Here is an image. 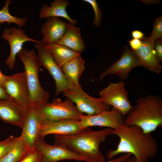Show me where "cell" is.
Instances as JSON below:
<instances>
[{
	"label": "cell",
	"instance_id": "7c38bea8",
	"mask_svg": "<svg viewBox=\"0 0 162 162\" xmlns=\"http://www.w3.org/2000/svg\"><path fill=\"white\" fill-rule=\"evenodd\" d=\"M124 118L122 113L113 107L109 110L104 111L94 115H85L82 114L79 117L80 125L82 129L94 126L114 129L123 123Z\"/></svg>",
	"mask_w": 162,
	"mask_h": 162
},
{
	"label": "cell",
	"instance_id": "8fae6325",
	"mask_svg": "<svg viewBox=\"0 0 162 162\" xmlns=\"http://www.w3.org/2000/svg\"><path fill=\"white\" fill-rule=\"evenodd\" d=\"M34 148L41 153V162H57L66 160L84 161L83 158L79 154L65 146L50 145L45 142L44 138H41L38 140Z\"/></svg>",
	"mask_w": 162,
	"mask_h": 162
},
{
	"label": "cell",
	"instance_id": "30bf717a",
	"mask_svg": "<svg viewBox=\"0 0 162 162\" xmlns=\"http://www.w3.org/2000/svg\"><path fill=\"white\" fill-rule=\"evenodd\" d=\"M43 119L39 107L31 104L28 109L21 134L19 138L30 148H34L41 138L40 131Z\"/></svg>",
	"mask_w": 162,
	"mask_h": 162
},
{
	"label": "cell",
	"instance_id": "f1b7e54d",
	"mask_svg": "<svg viewBox=\"0 0 162 162\" xmlns=\"http://www.w3.org/2000/svg\"><path fill=\"white\" fill-rule=\"evenodd\" d=\"M162 38L154 41V47L155 55L158 62L160 63L162 60Z\"/></svg>",
	"mask_w": 162,
	"mask_h": 162
},
{
	"label": "cell",
	"instance_id": "8992f818",
	"mask_svg": "<svg viewBox=\"0 0 162 162\" xmlns=\"http://www.w3.org/2000/svg\"><path fill=\"white\" fill-rule=\"evenodd\" d=\"M39 108L43 119L50 121L66 119H79L80 116L83 114L68 98L64 101L59 98H55L51 103H47Z\"/></svg>",
	"mask_w": 162,
	"mask_h": 162
},
{
	"label": "cell",
	"instance_id": "9a60e30c",
	"mask_svg": "<svg viewBox=\"0 0 162 162\" xmlns=\"http://www.w3.org/2000/svg\"><path fill=\"white\" fill-rule=\"evenodd\" d=\"M83 130L81 127L80 119H66L55 122L43 120L40 127V135L41 138H44L50 134L71 135Z\"/></svg>",
	"mask_w": 162,
	"mask_h": 162
},
{
	"label": "cell",
	"instance_id": "d6a6232c",
	"mask_svg": "<svg viewBox=\"0 0 162 162\" xmlns=\"http://www.w3.org/2000/svg\"><path fill=\"white\" fill-rule=\"evenodd\" d=\"M9 97L3 86L0 85V100L6 99Z\"/></svg>",
	"mask_w": 162,
	"mask_h": 162
},
{
	"label": "cell",
	"instance_id": "83f0119b",
	"mask_svg": "<svg viewBox=\"0 0 162 162\" xmlns=\"http://www.w3.org/2000/svg\"><path fill=\"white\" fill-rule=\"evenodd\" d=\"M162 16L155 19L153 23V29L150 38L152 40H155L162 37Z\"/></svg>",
	"mask_w": 162,
	"mask_h": 162
},
{
	"label": "cell",
	"instance_id": "e575fe53",
	"mask_svg": "<svg viewBox=\"0 0 162 162\" xmlns=\"http://www.w3.org/2000/svg\"><path fill=\"white\" fill-rule=\"evenodd\" d=\"M121 162H136L135 158L134 156H131L128 159Z\"/></svg>",
	"mask_w": 162,
	"mask_h": 162
},
{
	"label": "cell",
	"instance_id": "f546056e",
	"mask_svg": "<svg viewBox=\"0 0 162 162\" xmlns=\"http://www.w3.org/2000/svg\"><path fill=\"white\" fill-rule=\"evenodd\" d=\"M131 50H138L141 46L142 42L141 40L132 38L129 41Z\"/></svg>",
	"mask_w": 162,
	"mask_h": 162
},
{
	"label": "cell",
	"instance_id": "1f68e13d",
	"mask_svg": "<svg viewBox=\"0 0 162 162\" xmlns=\"http://www.w3.org/2000/svg\"><path fill=\"white\" fill-rule=\"evenodd\" d=\"M131 35L133 38L141 40L144 38V34L142 32L138 30H134L131 32Z\"/></svg>",
	"mask_w": 162,
	"mask_h": 162
},
{
	"label": "cell",
	"instance_id": "3957f363",
	"mask_svg": "<svg viewBox=\"0 0 162 162\" xmlns=\"http://www.w3.org/2000/svg\"><path fill=\"white\" fill-rule=\"evenodd\" d=\"M123 123L136 125L146 133L162 126V100L157 96L148 95L136 101L124 118Z\"/></svg>",
	"mask_w": 162,
	"mask_h": 162
},
{
	"label": "cell",
	"instance_id": "cb8c5ba5",
	"mask_svg": "<svg viewBox=\"0 0 162 162\" xmlns=\"http://www.w3.org/2000/svg\"><path fill=\"white\" fill-rule=\"evenodd\" d=\"M11 1L6 0L4 6L0 10V24L5 22L8 24L14 23L21 28L26 25L27 19L26 17H18L12 15L10 13L9 7Z\"/></svg>",
	"mask_w": 162,
	"mask_h": 162
},
{
	"label": "cell",
	"instance_id": "603a6c76",
	"mask_svg": "<svg viewBox=\"0 0 162 162\" xmlns=\"http://www.w3.org/2000/svg\"><path fill=\"white\" fill-rule=\"evenodd\" d=\"M32 148L19 138L11 150L0 159V162H18Z\"/></svg>",
	"mask_w": 162,
	"mask_h": 162
},
{
	"label": "cell",
	"instance_id": "7a4b0ae2",
	"mask_svg": "<svg viewBox=\"0 0 162 162\" xmlns=\"http://www.w3.org/2000/svg\"><path fill=\"white\" fill-rule=\"evenodd\" d=\"M113 129L106 128L98 131L85 128L74 135H54L55 144L64 146L79 154L86 162H99L105 158L100 150V143L108 136L112 134Z\"/></svg>",
	"mask_w": 162,
	"mask_h": 162
},
{
	"label": "cell",
	"instance_id": "ffe728a7",
	"mask_svg": "<svg viewBox=\"0 0 162 162\" xmlns=\"http://www.w3.org/2000/svg\"><path fill=\"white\" fill-rule=\"evenodd\" d=\"M56 43L80 53L86 48V44L81 35L80 28L68 23H67V30L64 35Z\"/></svg>",
	"mask_w": 162,
	"mask_h": 162
},
{
	"label": "cell",
	"instance_id": "ac0fdd59",
	"mask_svg": "<svg viewBox=\"0 0 162 162\" xmlns=\"http://www.w3.org/2000/svg\"><path fill=\"white\" fill-rule=\"evenodd\" d=\"M67 23L58 17L46 18L42 26L43 38L40 42L44 45L57 43L66 32Z\"/></svg>",
	"mask_w": 162,
	"mask_h": 162
},
{
	"label": "cell",
	"instance_id": "484cf974",
	"mask_svg": "<svg viewBox=\"0 0 162 162\" xmlns=\"http://www.w3.org/2000/svg\"><path fill=\"white\" fill-rule=\"evenodd\" d=\"M83 1L90 4L92 8L94 13V18L93 22V25L98 27L100 24L102 13L95 0H83Z\"/></svg>",
	"mask_w": 162,
	"mask_h": 162
},
{
	"label": "cell",
	"instance_id": "d6986e66",
	"mask_svg": "<svg viewBox=\"0 0 162 162\" xmlns=\"http://www.w3.org/2000/svg\"><path fill=\"white\" fill-rule=\"evenodd\" d=\"M70 4L69 1L67 0H54L51 3L50 6L45 4L40 9L39 18L63 17L67 20L69 23L74 26L77 23V21L69 16L66 10Z\"/></svg>",
	"mask_w": 162,
	"mask_h": 162
},
{
	"label": "cell",
	"instance_id": "5bb4252c",
	"mask_svg": "<svg viewBox=\"0 0 162 162\" xmlns=\"http://www.w3.org/2000/svg\"><path fill=\"white\" fill-rule=\"evenodd\" d=\"M141 66L133 53L125 45L120 58L100 74L99 81L110 74H116L122 81L128 79L130 72L133 69Z\"/></svg>",
	"mask_w": 162,
	"mask_h": 162
},
{
	"label": "cell",
	"instance_id": "5b68a950",
	"mask_svg": "<svg viewBox=\"0 0 162 162\" xmlns=\"http://www.w3.org/2000/svg\"><path fill=\"white\" fill-rule=\"evenodd\" d=\"M63 94L76 104V109L80 113H86L88 116L95 115L110 110L111 106L105 103L101 98L89 96L81 87L67 89Z\"/></svg>",
	"mask_w": 162,
	"mask_h": 162
},
{
	"label": "cell",
	"instance_id": "4dcf8cb0",
	"mask_svg": "<svg viewBox=\"0 0 162 162\" xmlns=\"http://www.w3.org/2000/svg\"><path fill=\"white\" fill-rule=\"evenodd\" d=\"M130 156V154L129 153H124L111 160L108 161L104 160L99 162H121L128 159Z\"/></svg>",
	"mask_w": 162,
	"mask_h": 162
},
{
	"label": "cell",
	"instance_id": "e0dca14e",
	"mask_svg": "<svg viewBox=\"0 0 162 162\" xmlns=\"http://www.w3.org/2000/svg\"><path fill=\"white\" fill-rule=\"evenodd\" d=\"M142 44L137 50H131L141 63L150 71L157 74L162 72V66L158 61L154 50V41L149 37H144L141 40Z\"/></svg>",
	"mask_w": 162,
	"mask_h": 162
},
{
	"label": "cell",
	"instance_id": "4316f807",
	"mask_svg": "<svg viewBox=\"0 0 162 162\" xmlns=\"http://www.w3.org/2000/svg\"><path fill=\"white\" fill-rule=\"evenodd\" d=\"M42 155L40 152L34 148L32 149L18 162H41Z\"/></svg>",
	"mask_w": 162,
	"mask_h": 162
},
{
	"label": "cell",
	"instance_id": "277c9868",
	"mask_svg": "<svg viewBox=\"0 0 162 162\" xmlns=\"http://www.w3.org/2000/svg\"><path fill=\"white\" fill-rule=\"evenodd\" d=\"M17 56L24 66L31 105L38 107L45 105L47 103L50 94L42 88L39 82L38 73L41 66L37 53L33 49L28 50L23 48Z\"/></svg>",
	"mask_w": 162,
	"mask_h": 162
},
{
	"label": "cell",
	"instance_id": "9c48e42d",
	"mask_svg": "<svg viewBox=\"0 0 162 162\" xmlns=\"http://www.w3.org/2000/svg\"><path fill=\"white\" fill-rule=\"evenodd\" d=\"M3 86L10 97L22 107L28 109L31 101L24 72L6 76Z\"/></svg>",
	"mask_w": 162,
	"mask_h": 162
},
{
	"label": "cell",
	"instance_id": "6da1fadb",
	"mask_svg": "<svg viewBox=\"0 0 162 162\" xmlns=\"http://www.w3.org/2000/svg\"><path fill=\"white\" fill-rule=\"evenodd\" d=\"M112 134L117 136L119 142L116 148L107 153L109 160L122 153H130L136 162H148L156 156L158 146L151 133H146L136 125L128 126L123 123L113 129Z\"/></svg>",
	"mask_w": 162,
	"mask_h": 162
},
{
	"label": "cell",
	"instance_id": "4fadbf2b",
	"mask_svg": "<svg viewBox=\"0 0 162 162\" xmlns=\"http://www.w3.org/2000/svg\"><path fill=\"white\" fill-rule=\"evenodd\" d=\"M2 37L9 44L10 54L4 62L10 69L14 68L16 56L23 49L25 43L31 41L37 43L39 42L28 37L20 28L14 27L4 28Z\"/></svg>",
	"mask_w": 162,
	"mask_h": 162
},
{
	"label": "cell",
	"instance_id": "d4e9b609",
	"mask_svg": "<svg viewBox=\"0 0 162 162\" xmlns=\"http://www.w3.org/2000/svg\"><path fill=\"white\" fill-rule=\"evenodd\" d=\"M19 138V137L10 136L6 140L0 141V159L11 150Z\"/></svg>",
	"mask_w": 162,
	"mask_h": 162
},
{
	"label": "cell",
	"instance_id": "ba28073f",
	"mask_svg": "<svg viewBox=\"0 0 162 162\" xmlns=\"http://www.w3.org/2000/svg\"><path fill=\"white\" fill-rule=\"evenodd\" d=\"M125 84L122 80L116 83L110 82L99 94L105 103L118 110L124 118L132 107Z\"/></svg>",
	"mask_w": 162,
	"mask_h": 162
},
{
	"label": "cell",
	"instance_id": "2e32d148",
	"mask_svg": "<svg viewBox=\"0 0 162 162\" xmlns=\"http://www.w3.org/2000/svg\"><path fill=\"white\" fill-rule=\"evenodd\" d=\"M27 110L10 97L0 100V118L8 124L22 128Z\"/></svg>",
	"mask_w": 162,
	"mask_h": 162
},
{
	"label": "cell",
	"instance_id": "44dd1931",
	"mask_svg": "<svg viewBox=\"0 0 162 162\" xmlns=\"http://www.w3.org/2000/svg\"><path fill=\"white\" fill-rule=\"evenodd\" d=\"M85 63L80 55L67 62L61 68L66 79L75 87H81L79 79L85 70Z\"/></svg>",
	"mask_w": 162,
	"mask_h": 162
},
{
	"label": "cell",
	"instance_id": "7402d4cb",
	"mask_svg": "<svg viewBox=\"0 0 162 162\" xmlns=\"http://www.w3.org/2000/svg\"><path fill=\"white\" fill-rule=\"evenodd\" d=\"M44 45L52 55L56 63L61 68L69 60L81 55L80 52L56 43Z\"/></svg>",
	"mask_w": 162,
	"mask_h": 162
},
{
	"label": "cell",
	"instance_id": "d590c367",
	"mask_svg": "<svg viewBox=\"0 0 162 162\" xmlns=\"http://www.w3.org/2000/svg\"></svg>",
	"mask_w": 162,
	"mask_h": 162
},
{
	"label": "cell",
	"instance_id": "52a82bcc",
	"mask_svg": "<svg viewBox=\"0 0 162 162\" xmlns=\"http://www.w3.org/2000/svg\"><path fill=\"white\" fill-rule=\"evenodd\" d=\"M34 46L37 50V54L41 66L47 70L55 81L56 96L67 89H75L77 88L72 85L68 81L62 68L56 63L52 55L44 45L39 42Z\"/></svg>",
	"mask_w": 162,
	"mask_h": 162
},
{
	"label": "cell",
	"instance_id": "836d02e7",
	"mask_svg": "<svg viewBox=\"0 0 162 162\" xmlns=\"http://www.w3.org/2000/svg\"><path fill=\"white\" fill-rule=\"evenodd\" d=\"M6 76L3 74L0 70V85L3 86Z\"/></svg>",
	"mask_w": 162,
	"mask_h": 162
}]
</instances>
